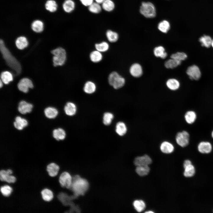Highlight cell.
Here are the masks:
<instances>
[{
    "instance_id": "6da1fadb",
    "label": "cell",
    "mask_w": 213,
    "mask_h": 213,
    "mask_svg": "<svg viewBox=\"0 0 213 213\" xmlns=\"http://www.w3.org/2000/svg\"><path fill=\"white\" fill-rule=\"evenodd\" d=\"M0 49L3 57L7 64L15 71L16 75H19L21 72V65L5 46L3 41L1 39L0 41Z\"/></svg>"
},
{
    "instance_id": "7a4b0ae2",
    "label": "cell",
    "mask_w": 213,
    "mask_h": 213,
    "mask_svg": "<svg viewBox=\"0 0 213 213\" xmlns=\"http://www.w3.org/2000/svg\"><path fill=\"white\" fill-rule=\"evenodd\" d=\"M89 187L88 181L79 175H76L72 178V183L70 188L74 193L75 196L83 195Z\"/></svg>"
},
{
    "instance_id": "3957f363",
    "label": "cell",
    "mask_w": 213,
    "mask_h": 213,
    "mask_svg": "<svg viewBox=\"0 0 213 213\" xmlns=\"http://www.w3.org/2000/svg\"><path fill=\"white\" fill-rule=\"evenodd\" d=\"M54 55L53 58V65L56 67L62 66L66 60V53L65 50L62 47H58L51 51Z\"/></svg>"
},
{
    "instance_id": "277c9868",
    "label": "cell",
    "mask_w": 213,
    "mask_h": 213,
    "mask_svg": "<svg viewBox=\"0 0 213 213\" xmlns=\"http://www.w3.org/2000/svg\"><path fill=\"white\" fill-rule=\"evenodd\" d=\"M140 12L147 18H153L156 15V10L154 5L150 2H143L140 8Z\"/></svg>"
},
{
    "instance_id": "5b68a950",
    "label": "cell",
    "mask_w": 213,
    "mask_h": 213,
    "mask_svg": "<svg viewBox=\"0 0 213 213\" xmlns=\"http://www.w3.org/2000/svg\"><path fill=\"white\" fill-rule=\"evenodd\" d=\"M108 81L109 85L115 89L122 88L125 83V79L116 72H113L109 74Z\"/></svg>"
},
{
    "instance_id": "8992f818",
    "label": "cell",
    "mask_w": 213,
    "mask_h": 213,
    "mask_svg": "<svg viewBox=\"0 0 213 213\" xmlns=\"http://www.w3.org/2000/svg\"><path fill=\"white\" fill-rule=\"evenodd\" d=\"M190 135L186 131L178 133L176 136L175 140L177 143L182 147H185L189 144Z\"/></svg>"
},
{
    "instance_id": "52a82bcc",
    "label": "cell",
    "mask_w": 213,
    "mask_h": 213,
    "mask_svg": "<svg viewBox=\"0 0 213 213\" xmlns=\"http://www.w3.org/2000/svg\"><path fill=\"white\" fill-rule=\"evenodd\" d=\"M12 170L10 169L7 170H1L0 171V180L1 181H5L9 183H14L16 180V178L11 175Z\"/></svg>"
},
{
    "instance_id": "ba28073f",
    "label": "cell",
    "mask_w": 213,
    "mask_h": 213,
    "mask_svg": "<svg viewBox=\"0 0 213 213\" xmlns=\"http://www.w3.org/2000/svg\"><path fill=\"white\" fill-rule=\"evenodd\" d=\"M72 178L68 172H64L60 175L59 181L62 187L70 188L72 184Z\"/></svg>"
},
{
    "instance_id": "9c48e42d",
    "label": "cell",
    "mask_w": 213,
    "mask_h": 213,
    "mask_svg": "<svg viewBox=\"0 0 213 213\" xmlns=\"http://www.w3.org/2000/svg\"><path fill=\"white\" fill-rule=\"evenodd\" d=\"M33 86L32 81L28 78L21 79L17 84V87L20 91L26 93L29 88H33Z\"/></svg>"
},
{
    "instance_id": "30bf717a",
    "label": "cell",
    "mask_w": 213,
    "mask_h": 213,
    "mask_svg": "<svg viewBox=\"0 0 213 213\" xmlns=\"http://www.w3.org/2000/svg\"><path fill=\"white\" fill-rule=\"evenodd\" d=\"M186 73L191 80H198L201 76V72L199 67L193 65L189 67L186 71Z\"/></svg>"
},
{
    "instance_id": "8fae6325",
    "label": "cell",
    "mask_w": 213,
    "mask_h": 213,
    "mask_svg": "<svg viewBox=\"0 0 213 213\" xmlns=\"http://www.w3.org/2000/svg\"><path fill=\"white\" fill-rule=\"evenodd\" d=\"M152 162L150 157L147 155L136 157L134 161V164L137 166L148 165Z\"/></svg>"
},
{
    "instance_id": "7c38bea8",
    "label": "cell",
    "mask_w": 213,
    "mask_h": 213,
    "mask_svg": "<svg viewBox=\"0 0 213 213\" xmlns=\"http://www.w3.org/2000/svg\"><path fill=\"white\" fill-rule=\"evenodd\" d=\"M46 169L49 176L51 177H54L58 174L59 167L57 164L52 162L47 165Z\"/></svg>"
},
{
    "instance_id": "4fadbf2b",
    "label": "cell",
    "mask_w": 213,
    "mask_h": 213,
    "mask_svg": "<svg viewBox=\"0 0 213 213\" xmlns=\"http://www.w3.org/2000/svg\"><path fill=\"white\" fill-rule=\"evenodd\" d=\"M199 151L203 154H208L210 153L212 149L211 144L208 141H202L198 146Z\"/></svg>"
},
{
    "instance_id": "5bb4252c",
    "label": "cell",
    "mask_w": 213,
    "mask_h": 213,
    "mask_svg": "<svg viewBox=\"0 0 213 213\" xmlns=\"http://www.w3.org/2000/svg\"><path fill=\"white\" fill-rule=\"evenodd\" d=\"M33 107V105L31 104L22 101L19 103L18 109L20 113L25 114L27 113L30 112Z\"/></svg>"
},
{
    "instance_id": "9a60e30c",
    "label": "cell",
    "mask_w": 213,
    "mask_h": 213,
    "mask_svg": "<svg viewBox=\"0 0 213 213\" xmlns=\"http://www.w3.org/2000/svg\"><path fill=\"white\" fill-rule=\"evenodd\" d=\"M130 72L133 77L136 78L139 77L141 76L143 73L142 67L138 63L133 64L130 68Z\"/></svg>"
},
{
    "instance_id": "2e32d148",
    "label": "cell",
    "mask_w": 213,
    "mask_h": 213,
    "mask_svg": "<svg viewBox=\"0 0 213 213\" xmlns=\"http://www.w3.org/2000/svg\"><path fill=\"white\" fill-rule=\"evenodd\" d=\"M160 149L162 152L166 154H170L173 151L174 148L171 143L168 141H165L161 144Z\"/></svg>"
},
{
    "instance_id": "e0dca14e",
    "label": "cell",
    "mask_w": 213,
    "mask_h": 213,
    "mask_svg": "<svg viewBox=\"0 0 213 213\" xmlns=\"http://www.w3.org/2000/svg\"><path fill=\"white\" fill-rule=\"evenodd\" d=\"M77 108L75 104L71 102L67 103L64 107L66 114L70 116L74 115L76 112Z\"/></svg>"
},
{
    "instance_id": "ac0fdd59",
    "label": "cell",
    "mask_w": 213,
    "mask_h": 213,
    "mask_svg": "<svg viewBox=\"0 0 213 213\" xmlns=\"http://www.w3.org/2000/svg\"><path fill=\"white\" fill-rule=\"evenodd\" d=\"M28 122L25 119L17 116L15 118V121L14 123V127L18 130H22L28 125Z\"/></svg>"
},
{
    "instance_id": "d6986e66",
    "label": "cell",
    "mask_w": 213,
    "mask_h": 213,
    "mask_svg": "<svg viewBox=\"0 0 213 213\" xmlns=\"http://www.w3.org/2000/svg\"><path fill=\"white\" fill-rule=\"evenodd\" d=\"M96 89V86L94 83L88 81L85 84L83 90L84 92L87 94H92L94 93Z\"/></svg>"
},
{
    "instance_id": "ffe728a7",
    "label": "cell",
    "mask_w": 213,
    "mask_h": 213,
    "mask_svg": "<svg viewBox=\"0 0 213 213\" xmlns=\"http://www.w3.org/2000/svg\"><path fill=\"white\" fill-rule=\"evenodd\" d=\"M41 193L43 199L45 201H50L52 200L54 198L52 191L47 188L42 190Z\"/></svg>"
},
{
    "instance_id": "44dd1931",
    "label": "cell",
    "mask_w": 213,
    "mask_h": 213,
    "mask_svg": "<svg viewBox=\"0 0 213 213\" xmlns=\"http://www.w3.org/2000/svg\"><path fill=\"white\" fill-rule=\"evenodd\" d=\"M115 131L116 133L120 136L125 135L127 131V128L125 124L122 122H117L116 126Z\"/></svg>"
},
{
    "instance_id": "7402d4cb",
    "label": "cell",
    "mask_w": 213,
    "mask_h": 213,
    "mask_svg": "<svg viewBox=\"0 0 213 213\" xmlns=\"http://www.w3.org/2000/svg\"><path fill=\"white\" fill-rule=\"evenodd\" d=\"M62 7L65 12L70 13L74 9L75 4L72 0H65L63 3Z\"/></svg>"
},
{
    "instance_id": "603a6c76",
    "label": "cell",
    "mask_w": 213,
    "mask_h": 213,
    "mask_svg": "<svg viewBox=\"0 0 213 213\" xmlns=\"http://www.w3.org/2000/svg\"><path fill=\"white\" fill-rule=\"evenodd\" d=\"M28 42L26 38L24 36L18 37L16 40L15 44L17 47L20 49H23L28 45Z\"/></svg>"
},
{
    "instance_id": "cb8c5ba5",
    "label": "cell",
    "mask_w": 213,
    "mask_h": 213,
    "mask_svg": "<svg viewBox=\"0 0 213 213\" xmlns=\"http://www.w3.org/2000/svg\"><path fill=\"white\" fill-rule=\"evenodd\" d=\"M32 30L36 33L42 32L44 28L43 22L40 20H36L33 22L31 25Z\"/></svg>"
},
{
    "instance_id": "d4e9b609",
    "label": "cell",
    "mask_w": 213,
    "mask_h": 213,
    "mask_svg": "<svg viewBox=\"0 0 213 213\" xmlns=\"http://www.w3.org/2000/svg\"><path fill=\"white\" fill-rule=\"evenodd\" d=\"M185 120L187 123L191 124L193 123L196 121L197 116L195 112L189 111L186 112L185 116Z\"/></svg>"
},
{
    "instance_id": "484cf974",
    "label": "cell",
    "mask_w": 213,
    "mask_h": 213,
    "mask_svg": "<svg viewBox=\"0 0 213 213\" xmlns=\"http://www.w3.org/2000/svg\"><path fill=\"white\" fill-rule=\"evenodd\" d=\"M170 28V25L168 21L164 20L160 22L158 25V28L162 33H167Z\"/></svg>"
},
{
    "instance_id": "4316f807",
    "label": "cell",
    "mask_w": 213,
    "mask_h": 213,
    "mask_svg": "<svg viewBox=\"0 0 213 213\" xmlns=\"http://www.w3.org/2000/svg\"><path fill=\"white\" fill-rule=\"evenodd\" d=\"M154 53L155 56L162 59H165L167 56V54L165 51L164 47L159 46L156 47L154 49Z\"/></svg>"
},
{
    "instance_id": "83f0119b",
    "label": "cell",
    "mask_w": 213,
    "mask_h": 213,
    "mask_svg": "<svg viewBox=\"0 0 213 213\" xmlns=\"http://www.w3.org/2000/svg\"><path fill=\"white\" fill-rule=\"evenodd\" d=\"M53 135L54 138L57 141L63 140L65 138L66 133L64 130L59 128L54 130Z\"/></svg>"
},
{
    "instance_id": "f1b7e54d",
    "label": "cell",
    "mask_w": 213,
    "mask_h": 213,
    "mask_svg": "<svg viewBox=\"0 0 213 213\" xmlns=\"http://www.w3.org/2000/svg\"><path fill=\"white\" fill-rule=\"evenodd\" d=\"M102 55L101 52L96 50L92 51L90 54L91 60L94 63H98L102 59Z\"/></svg>"
},
{
    "instance_id": "f546056e",
    "label": "cell",
    "mask_w": 213,
    "mask_h": 213,
    "mask_svg": "<svg viewBox=\"0 0 213 213\" xmlns=\"http://www.w3.org/2000/svg\"><path fill=\"white\" fill-rule=\"evenodd\" d=\"M46 116L50 119L55 118L58 114L57 109L53 107H48L46 108L44 111Z\"/></svg>"
},
{
    "instance_id": "4dcf8cb0",
    "label": "cell",
    "mask_w": 213,
    "mask_h": 213,
    "mask_svg": "<svg viewBox=\"0 0 213 213\" xmlns=\"http://www.w3.org/2000/svg\"><path fill=\"white\" fill-rule=\"evenodd\" d=\"M166 85L167 87L172 90H176L179 87L180 84L179 82L176 79L171 78L168 79L166 82Z\"/></svg>"
},
{
    "instance_id": "1f68e13d",
    "label": "cell",
    "mask_w": 213,
    "mask_h": 213,
    "mask_svg": "<svg viewBox=\"0 0 213 213\" xmlns=\"http://www.w3.org/2000/svg\"><path fill=\"white\" fill-rule=\"evenodd\" d=\"M1 80L5 84H8L13 80L12 74L9 72L5 71L2 72L1 74Z\"/></svg>"
},
{
    "instance_id": "d6a6232c",
    "label": "cell",
    "mask_w": 213,
    "mask_h": 213,
    "mask_svg": "<svg viewBox=\"0 0 213 213\" xmlns=\"http://www.w3.org/2000/svg\"><path fill=\"white\" fill-rule=\"evenodd\" d=\"M101 4L102 9L107 12L112 11L115 7V4L112 0H105Z\"/></svg>"
},
{
    "instance_id": "836d02e7",
    "label": "cell",
    "mask_w": 213,
    "mask_h": 213,
    "mask_svg": "<svg viewBox=\"0 0 213 213\" xmlns=\"http://www.w3.org/2000/svg\"><path fill=\"white\" fill-rule=\"evenodd\" d=\"M181 62V61L171 58L165 62L164 66L167 68L173 69L180 65Z\"/></svg>"
},
{
    "instance_id": "e575fe53",
    "label": "cell",
    "mask_w": 213,
    "mask_h": 213,
    "mask_svg": "<svg viewBox=\"0 0 213 213\" xmlns=\"http://www.w3.org/2000/svg\"><path fill=\"white\" fill-rule=\"evenodd\" d=\"M106 36L108 41L111 43L116 42L119 38L118 33L116 32L111 30H108L107 31Z\"/></svg>"
},
{
    "instance_id": "d590c367",
    "label": "cell",
    "mask_w": 213,
    "mask_h": 213,
    "mask_svg": "<svg viewBox=\"0 0 213 213\" xmlns=\"http://www.w3.org/2000/svg\"><path fill=\"white\" fill-rule=\"evenodd\" d=\"M135 171L136 173L141 176L147 175L150 171V168L148 165H142L137 166Z\"/></svg>"
},
{
    "instance_id": "8d00e7d4",
    "label": "cell",
    "mask_w": 213,
    "mask_h": 213,
    "mask_svg": "<svg viewBox=\"0 0 213 213\" xmlns=\"http://www.w3.org/2000/svg\"><path fill=\"white\" fill-rule=\"evenodd\" d=\"M199 41L202 46L209 48L211 46L212 40L210 36L204 35L200 38Z\"/></svg>"
},
{
    "instance_id": "74e56055",
    "label": "cell",
    "mask_w": 213,
    "mask_h": 213,
    "mask_svg": "<svg viewBox=\"0 0 213 213\" xmlns=\"http://www.w3.org/2000/svg\"><path fill=\"white\" fill-rule=\"evenodd\" d=\"M45 7L47 10L51 12H54L57 9V5L55 1L48 0L46 2Z\"/></svg>"
},
{
    "instance_id": "f35d334b",
    "label": "cell",
    "mask_w": 213,
    "mask_h": 213,
    "mask_svg": "<svg viewBox=\"0 0 213 213\" xmlns=\"http://www.w3.org/2000/svg\"><path fill=\"white\" fill-rule=\"evenodd\" d=\"M95 47L96 50L101 52H103L107 51L109 48V45L106 42L103 41L99 43L95 44Z\"/></svg>"
},
{
    "instance_id": "ab89813d",
    "label": "cell",
    "mask_w": 213,
    "mask_h": 213,
    "mask_svg": "<svg viewBox=\"0 0 213 213\" xmlns=\"http://www.w3.org/2000/svg\"><path fill=\"white\" fill-rule=\"evenodd\" d=\"M133 206L135 209L138 212L143 211L145 208V202L142 200H136L133 203Z\"/></svg>"
},
{
    "instance_id": "60d3db41",
    "label": "cell",
    "mask_w": 213,
    "mask_h": 213,
    "mask_svg": "<svg viewBox=\"0 0 213 213\" xmlns=\"http://www.w3.org/2000/svg\"><path fill=\"white\" fill-rule=\"evenodd\" d=\"M88 7V9L89 11L95 14L100 12L102 9V7L100 5V4L96 2H93Z\"/></svg>"
},
{
    "instance_id": "b9f144b4",
    "label": "cell",
    "mask_w": 213,
    "mask_h": 213,
    "mask_svg": "<svg viewBox=\"0 0 213 213\" xmlns=\"http://www.w3.org/2000/svg\"><path fill=\"white\" fill-rule=\"evenodd\" d=\"M12 187L8 185H4L1 186L0 191L4 196L8 197L11 195L12 191Z\"/></svg>"
},
{
    "instance_id": "7bdbcfd3",
    "label": "cell",
    "mask_w": 213,
    "mask_h": 213,
    "mask_svg": "<svg viewBox=\"0 0 213 213\" xmlns=\"http://www.w3.org/2000/svg\"><path fill=\"white\" fill-rule=\"evenodd\" d=\"M184 169L183 174L185 177H190L194 175L195 173V169L194 166L192 164L186 167Z\"/></svg>"
},
{
    "instance_id": "ee69618b",
    "label": "cell",
    "mask_w": 213,
    "mask_h": 213,
    "mask_svg": "<svg viewBox=\"0 0 213 213\" xmlns=\"http://www.w3.org/2000/svg\"><path fill=\"white\" fill-rule=\"evenodd\" d=\"M114 118L113 114L111 113L107 112L104 113L103 117V123L106 125H109L112 122Z\"/></svg>"
},
{
    "instance_id": "f6af8a7d",
    "label": "cell",
    "mask_w": 213,
    "mask_h": 213,
    "mask_svg": "<svg viewBox=\"0 0 213 213\" xmlns=\"http://www.w3.org/2000/svg\"><path fill=\"white\" fill-rule=\"evenodd\" d=\"M187 57L186 54L184 52H178L172 54L171 58L181 61L185 59Z\"/></svg>"
},
{
    "instance_id": "bcb514c9",
    "label": "cell",
    "mask_w": 213,
    "mask_h": 213,
    "mask_svg": "<svg viewBox=\"0 0 213 213\" xmlns=\"http://www.w3.org/2000/svg\"><path fill=\"white\" fill-rule=\"evenodd\" d=\"M81 3L85 6H89L93 2V0H80Z\"/></svg>"
},
{
    "instance_id": "7dc6e473",
    "label": "cell",
    "mask_w": 213,
    "mask_h": 213,
    "mask_svg": "<svg viewBox=\"0 0 213 213\" xmlns=\"http://www.w3.org/2000/svg\"><path fill=\"white\" fill-rule=\"evenodd\" d=\"M191 164V162L189 160H185L183 163V167L184 168L190 165Z\"/></svg>"
},
{
    "instance_id": "c3c4849f",
    "label": "cell",
    "mask_w": 213,
    "mask_h": 213,
    "mask_svg": "<svg viewBox=\"0 0 213 213\" xmlns=\"http://www.w3.org/2000/svg\"><path fill=\"white\" fill-rule=\"evenodd\" d=\"M105 0H95V2L99 4H101Z\"/></svg>"
},
{
    "instance_id": "681fc988",
    "label": "cell",
    "mask_w": 213,
    "mask_h": 213,
    "mask_svg": "<svg viewBox=\"0 0 213 213\" xmlns=\"http://www.w3.org/2000/svg\"><path fill=\"white\" fill-rule=\"evenodd\" d=\"M1 79L0 80V88H1L2 86H3V83Z\"/></svg>"
},
{
    "instance_id": "f907efd6",
    "label": "cell",
    "mask_w": 213,
    "mask_h": 213,
    "mask_svg": "<svg viewBox=\"0 0 213 213\" xmlns=\"http://www.w3.org/2000/svg\"><path fill=\"white\" fill-rule=\"evenodd\" d=\"M146 213H154V212L151 211H149L146 212Z\"/></svg>"
},
{
    "instance_id": "816d5d0a",
    "label": "cell",
    "mask_w": 213,
    "mask_h": 213,
    "mask_svg": "<svg viewBox=\"0 0 213 213\" xmlns=\"http://www.w3.org/2000/svg\"><path fill=\"white\" fill-rule=\"evenodd\" d=\"M211 135L212 138H213V130L212 132Z\"/></svg>"
},
{
    "instance_id": "f5cc1de1",
    "label": "cell",
    "mask_w": 213,
    "mask_h": 213,
    "mask_svg": "<svg viewBox=\"0 0 213 213\" xmlns=\"http://www.w3.org/2000/svg\"><path fill=\"white\" fill-rule=\"evenodd\" d=\"M211 46H212V47H213V40H212V45Z\"/></svg>"
}]
</instances>
